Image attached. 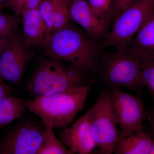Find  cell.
Instances as JSON below:
<instances>
[{
  "mask_svg": "<svg viewBox=\"0 0 154 154\" xmlns=\"http://www.w3.org/2000/svg\"><path fill=\"white\" fill-rule=\"evenodd\" d=\"M43 49L45 57L60 60L88 74L95 73L103 48L102 42L69 23L46 36Z\"/></svg>",
  "mask_w": 154,
  "mask_h": 154,
  "instance_id": "1",
  "label": "cell"
},
{
  "mask_svg": "<svg viewBox=\"0 0 154 154\" xmlns=\"http://www.w3.org/2000/svg\"><path fill=\"white\" fill-rule=\"evenodd\" d=\"M95 83L93 78L84 86L27 100V109L40 119L43 125L57 129L66 128L84 108Z\"/></svg>",
  "mask_w": 154,
  "mask_h": 154,
  "instance_id": "2",
  "label": "cell"
},
{
  "mask_svg": "<svg viewBox=\"0 0 154 154\" xmlns=\"http://www.w3.org/2000/svg\"><path fill=\"white\" fill-rule=\"evenodd\" d=\"M91 79L87 73L63 61L45 57L38 62L27 88L34 98L84 86Z\"/></svg>",
  "mask_w": 154,
  "mask_h": 154,
  "instance_id": "3",
  "label": "cell"
},
{
  "mask_svg": "<svg viewBox=\"0 0 154 154\" xmlns=\"http://www.w3.org/2000/svg\"><path fill=\"white\" fill-rule=\"evenodd\" d=\"M111 89L124 88L140 96L146 87L141 63L127 51H116L101 55L95 72Z\"/></svg>",
  "mask_w": 154,
  "mask_h": 154,
  "instance_id": "4",
  "label": "cell"
},
{
  "mask_svg": "<svg viewBox=\"0 0 154 154\" xmlns=\"http://www.w3.org/2000/svg\"><path fill=\"white\" fill-rule=\"evenodd\" d=\"M154 11V0H138L124 9L113 21V25L102 41L103 49L112 47L126 51L146 20Z\"/></svg>",
  "mask_w": 154,
  "mask_h": 154,
  "instance_id": "5",
  "label": "cell"
},
{
  "mask_svg": "<svg viewBox=\"0 0 154 154\" xmlns=\"http://www.w3.org/2000/svg\"><path fill=\"white\" fill-rule=\"evenodd\" d=\"M88 111L91 131L99 152L113 153L119 132L111 105L110 91H103Z\"/></svg>",
  "mask_w": 154,
  "mask_h": 154,
  "instance_id": "6",
  "label": "cell"
},
{
  "mask_svg": "<svg viewBox=\"0 0 154 154\" xmlns=\"http://www.w3.org/2000/svg\"><path fill=\"white\" fill-rule=\"evenodd\" d=\"M45 130L41 122L23 116L0 140V154H36L42 143Z\"/></svg>",
  "mask_w": 154,
  "mask_h": 154,
  "instance_id": "7",
  "label": "cell"
},
{
  "mask_svg": "<svg viewBox=\"0 0 154 154\" xmlns=\"http://www.w3.org/2000/svg\"><path fill=\"white\" fill-rule=\"evenodd\" d=\"M111 105L122 134L126 136L136 129L146 117V110L140 97L126 93L121 88L110 91Z\"/></svg>",
  "mask_w": 154,
  "mask_h": 154,
  "instance_id": "8",
  "label": "cell"
},
{
  "mask_svg": "<svg viewBox=\"0 0 154 154\" xmlns=\"http://www.w3.org/2000/svg\"><path fill=\"white\" fill-rule=\"evenodd\" d=\"M34 54L32 48L25 44L22 35L16 33L0 57V78L14 85L19 84Z\"/></svg>",
  "mask_w": 154,
  "mask_h": 154,
  "instance_id": "9",
  "label": "cell"
},
{
  "mask_svg": "<svg viewBox=\"0 0 154 154\" xmlns=\"http://www.w3.org/2000/svg\"><path fill=\"white\" fill-rule=\"evenodd\" d=\"M57 137L72 154H92L96 147L88 110L70 127L58 129Z\"/></svg>",
  "mask_w": 154,
  "mask_h": 154,
  "instance_id": "10",
  "label": "cell"
},
{
  "mask_svg": "<svg viewBox=\"0 0 154 154\" xmlns=\"http://www.w3.org/2000/svg\"><path fill=\"white\" fill-rule=\"evenodd\" d=\"M70 19L82 27L91 38L102 42L108 33L111 20L96 15L87 0H79L69 6Z\"/></svg>",
  "mask_w": 154,
  "mask_h": 154,
  "instance_id": "11",
  "label": "cell"
},
{
  "mask_svg": "<svg viewBox=\"0 0 154 154\" xmlns=\"http://www.w3.org/2000/svg\"><path fill=\"white\" fill-rule=\"evenodd\" d=\"M154 141L142 124L127 135L119 132L113 153L150 154Z\"/></svg>",
  "mask_w": 154,
  "mask_h": 154,
  "instance_id": "12",
  "label": "cell"
},
{
  "mask_svg": "<svg viewBox=\"0 0 154 154\" xmlns=\"http://www.w3.org/2000/svg\"><path fill=\"white\" fill-rule=\"evenodd\" d=\"M25 44L31 48L44 46L47 36V28L38 14V9L25 12L21 16Z\"/></svg>",
  "mask_w": 154,
  "mask_h": 154,
  "instance_id": "13",
  "label": "cell"
},
{
  "mask_svg": "<svg viewBox=\"0 0 154 154\" xmlns=\"http://www.w3.org/2000/svg\"><path fill=\"white\" fill-rule=\"evenodd\" d=\"M126 51L140 62L148 58L154 57V11L133 38Z\"/></svg>",
  "mask_w": 154,
  "mask_h": 154,
  "instance_id": "14",
  "label": "cell"
},
{
  "mask_svg": "<svg viewBox=\"0 0 154 154\" xmlns=\"http://www.w3.org/2000/svg\"><path fill=\"white\" fill-rule=\"evenodd\" d=\"M27 100L12 94L0 99V129L24 116Z\"/></svg>",
  "mask_w": 154,
  "mask_h": 154,
  "instance_id": "15",
  "label": "cell"
},
{
  "mask_svg": "<svg viewBox=\"0 0 154 154\" xmlns=\"http://www.w3.org/2000/svg\"><path fill=\"white\" fill-rule=\"evenodd\" d=\"M44 125L43 140L36 154H72L56 135L54 128L50 125Z\"/></svg>",
  "mask_w": 154,
  "mask_h": 154,
  "instance_id": "16",
  "label": "cell"
},
{
  "mask_svg": "<svg viewBox=\"0 0 154 154\" xmlns=\"http://www.w3.org/2000/svg\"><path fill=\"white\" fill-rule=\"evenodd\" d=\"M52 2L54 22L51 33L66 26L70 19L69 6L65 0H52Z\"/></svg>",
  "mask_w": 154,
  "mask_h": 154,
  "instance_id": "17",
  "label": "cell"
},
{
  "mask_svg": "<svg viewBox=\"0 0 154 154\" xmlns=\"http://www.w3.org/2000/svg\"><path fill=\"white\" fill-rule=\"evenodd\" d=\"M21 21V17L14 14L0 13V38L13 37Z\"/></svg>",
  "mask_w": 154,
  "mask_h": 154,
  "instance_id": "18",
  "label": "cell"
},
{
  "mask_svg": "<svg viewBox=\"0 0 154 154\" xmlns=\"http://www.w3.org/2000/svg\"><path fill=\"white\" fill-rule=\"evenodd\" d=\"M42 0H8L5 7L9 8L13 14L21 17L27 11L38 8Z\"/></svg>",
  "mask_w": 154,
  "mask_h": 154,
  "instance_id": "19",
  "label": "cell"
},
{
  "mask_svg": "<svg viewBox=\"0 0 154 154\" xmlns=\"http://www.w3.org/2000/svg\"><path fill=\"white\" fill-rule=\"evenodd\" d=\"M37 9L39 16L46 25L47 35H48L52 32L54 22L52 0H42Z\"/></svg>",
  "mask_w": 154,
  "mask_h": 154,
  "instance_id": "20",
  "label": "cell"
},
{
  "mask_svg": "<svg viewBox=\"0 0 154 154\" xmlns=\"http://www.w3.org/2000/svg\"><path fill=\"white\" fill-rule=\"evenodd\" d=\"M141 63L146 87L149 91L154 103V57L146 58Z\"/></svg>",
  "mask_w": 154,
  "mask_h": 154,
  "instance_id": "21",
  "label": "cell"
},
{
  "mask_svg": "<svg viewBox=\"0 0 154 154\" xmlns=\"http://www.w3.org/2000/svg\"><path fill=\"white\" fill-rule=\"evenodd\" d=\"M94 13L101 18L111 20L112 0H87Z\"/></svg>",
  "mask_w": 154,
  "mask_h": 154,
  "instance_id": "22",
  "label": "cell"
},
{
  "mask_svg": "<svg viewBox=\"0 0 154 154\" xmlns=\"http://www.w3.org/2000/svg\"><path fill=\"white\" fill-rule=\"evenodd\" d=\"M138 0H112L111 5V20L114 21L124 9Z\"/></svg>",
  "mask_w": 154,
  "mask_h": 154,
  "instance_id": "23",
  "label": "cell"
},
{
  "mask_svg": "<svg viewBox=\"0 0 154 154\" xmlns=\"http://www.w3.org/2000/svg\"><path fill=\"white\" fill-rule=\"evenodd\" d=\"M146 119L149 122L148 132L153 137H154V105L146 110Z\"/></svg>",
  "mask_w": 154,
  "mask_h": 154,
  "instance_id": "24",
  "label": "cell"
},
{
  "mask_svg": "<svg viewBox=\"0 0 154 154\" xmlns=\"http://www.w3.org/2000/svg\"><path fill=\"white\" fill-rule=\"evenodd\" d=\"M15 91L0 78V99L10 94H15Z\"/></svg>",
  "mask_w": 154,
  "mask_h": 154,
  "instance_id": "25",
  "label": "cell"
},
{
  "mask_svg": "<svg viewBox=\"0 0 154 154\" xmlns=\"http://www.w3.org/2000/svg\"><path fill=\"white\" fill-rule=\"evenodd\" d=\"M13 37L0 38V57Z\"/></svg>",
  "mask_w": 154,
  "mask_h": 154,
  "instance_id": "26",
  "label": "cell"
},
{
  "mask_svg": "<svg viewBox=\"0 0 154 154\" xmlns=\"http://www.w3.org/2000/svg\"><path fill=\"white\" fill-rule=\"evenodd\" d=\"M67 3L68 4L69 6H70L72 3L77 2V1H79V0H65Z\"/></svg>",
  "mask_w": 154,
  "mask_h": 154,
  "instance_id": "27",
  "label": "cell"
},
{
  "mask_svg": "<svg viewBox=\"0 0 154 154\" xmlns=\"http://www.w3.org/2000/svg\"><path fill=\"white\" fill-rule=\"evenodd\" d=\"M150 154H154V141L152 145L151 149Z\"/></svg>",
  "mask_w": 154,
  "mask_h": 154,
  "instance_id": "28",
  "label": "cell"
},
{
  "mask_svg": "<svg viewBox=\"0 0 154 154\" xmlns=\"http://www.w3.org/2000/svg\"><path fill=\"white\" fill-rule=\"evenodd\" d=\"M8 1V0H0V5L1 4H5L6 2Z\"/></svg>",
  "mask_w": 154,
  "mask_h": 154,
  "instance_id": "29",
  "label": "cell"
},
{
  "mask_svg": "<svg viewBox=\"0 0 154 154\" xmlns=\"http://www.w3.org/2000/svg\"><path fill=\"white\" fill-rule=\"evenodd\" d=\"M5 4H1L0 5V10H1V9H2L3 8H5Z\"/></svg>",
  "mask_w": 154,
  "mask_h": 154,
  "instance_id": "30",
  "label": "cell"
}]
</instances>
